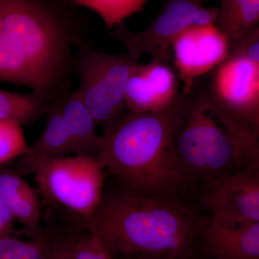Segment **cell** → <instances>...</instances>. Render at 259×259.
<instances>
[{
    "label": "cell",
    "instance_id": "6da1fadb",
    "mask_svg": "<svg viewBox=\"0 0 259 259\" xmlns=\"http://www.w3.org/2000/svg\"><path fill=\"white\" fill-rule=\"evenodd\" d=\"M88 39L53 0H0V82L28 87L51 106L72 90L74 56Z\"/></svg>",
    "mask_w": 259,
    "mask_h": 259
},
{
    "label": "cell",
    "instance_id": "7a4b0ae2",
    "mask_svg": "<svg viewBox=\"0 0 259 259\" xmlns=\"http://www.w3.org/2000/svg\"><path fill=\"white\" fill-rule=\"evenodd\" d=\"M208 218L187 197L140 195L106 182L85 228L112 258L144 254L181 259L202 238Z\"/></svg>",
    "mask_w": 259,
    "mask_h": 259
},
{
    "label": "cell",
    "instance_id": "3957f363",
    "mask_svg": "<svg viewBox=\"0 0 259 259\" xmlns=\"http://www.w3.org/2000/svg\"><path fill=\"white\" fill-rule=\"evenodd\" d=\"M187 93L156 112H127L100 136L97 159L114 182L131 193L186 197L191 193L175 154L174 141Z\"/></svg>",
    "mask_w": 259,
    "mask_h": 259
},
{
    "label": "cell",
    "instance_id": "277c9868",
    "mask_svg": "<svg viewBox=\"0 0 259 259\" xmlns=\"http://www.w3.org/2000/svg\"><path fill=\"white\" fill-rule=\"evenodd\" d=\"M187 93L174 146L191 192L244 166L251 150L246 127L218 113L204 95L200 80Z\"/></svg>",
    "mask_w": 259,
    "mask_h": 259
},
{
    "label": "cell",
    "instance_id": "5b68a950",
    "mask_svg": "<svg viewBox=\"0 0 259 259\" xmlns=\"http://www.w3.org/2000/svg\"><path fill=\"white\" fill-rule=\"evenodd\" d=\"M128 53L107 54L97 50L90 39L80 42L74 56V71L83 103L101 127L108 132L126 115L125 89L139 63Z\"/></svg>",
    "mask_w": 259,
    "mask_h": 259
},
{
    "label": "cell",
    "instance_id": "8992f818",
    "mask_svg": "<svg viewBox=\"0 0 259 259\" xmlns=\"http://www.w3.org/2000/svg\"><path fill=\"white\" fill-rule=\"evenodd\" d=\"M105 173L97 157L74 155L37 165L30 175L47 204L86 223L101 200Z\"/></svg>",
    "mask_w": 259,
    "mask_h": 259
},
{
    "label": "cell",
    "instance_id": "52a82bcc",
    "mask_svg": "<svg viewBox=\"0 0 259 259\" xmlns=\"http://www.w3.org/2000/svg\"><path fill=\"white\" fill-rule=\"evenodd\" d=\"M218 13V8H206L197 0H166L144 30L134 31L124 21L109 31L108 36L120 42L135 59L146 55L171 63L172 44L181 32L194 25L215 23Z\"/></svg>",
    "mask_w": 259,
    "mask_h": 259
},
{
    "label": "cell",
    "instance_id": "ba28073f",
    "mask_svg": "<svg viewBox=\"0 0 259 259\" xmlns=\"http://www.w3.org/2000/svg\"><path fill=\"white\" fill-rule=\"evenodd\" d=\"M200 82L216 111L239 125H249L259 110V64L231 51Z\"/></svg>",
    "mask_w": 259,
    "mask_h": 259
},
{
    "label": "cell",
    "instance_id": "9c48e42d",
    "mask_svg": "<svg viewBox=\"0 0 259 259\" xmlns=\"http://www.w3.org/2000/svg\"><path fill=\"white\" fill-rule=\"evenodd\" d=\"M231 54L229 40L212 25H194L181 32L171 47V57L183 91L207 76Z\"/></svg>",
    "mask_w": 259,
    "mask_h": 259
},
{
    "label": "cell",
    "instance_id": "30bf717a",
    "mask_svg": "<svg viewBox=\"0 0 259 259\" xmlns=\"http://www.w3.org/2000/svg\"><path fill=\"white\" fill-rule=\"evenodd\" d=\"M198 197L207 214L259 222V162L213 181L199 191Z\"/></svg>",
    "mask_w": 259,
    "mask_h": 259
},
{
    "label": "cell",
    "instance_id": "8fae6325",
    "mask_svg": "<svg viewBox=\"0 0 259 259\" xmlns=\"http://www.w3.org/2000/svg\"><path fill=\"white\" fill-rule=\"evenodd\" d=\"M180 81L170 63L156 59L146 64L138 63L126 85L127 110L143 113L168 108L180 97Z\"/></svg>",
    "mask_w": 259,
    "mask_h": 259
},
{
    "label": "cell",
    "instance_id": "7c38bea8",
    "mask_svg": "<svg viewBox=\"0 0 259 259\" xmlns=\"http://www.w3.org/2000/svg\"><path fill=\"white\" fill-rule=\"evenodd\" d=\"M201 240L214 259H259V222L209 214Z\"/></svg>",
    "mask_w": 259,
    "mask_h": 259
},
{
    "label": "cell",
    "instance_id": "4fadbf2b",
    "mask_svg": "<svg viewBox=\"0 0 259 259\" xmlns=\"http://www.w3.org/2000/svg\"><path fill=\"white\" fill-rule=\"evenodd\" d=\"M47 123L35 142L21 156L17 171L30 175L34 167L40 163L67 156L73 153L72 143L61 111V102L52 105L47 113Z\"/></svg>",
    "mask_w": 259,
    "mask_h": 259
},
{
    "label": "cell",
    "instance_id": "5bb4252c",
    "mask_svg": "<svg viewBox=\"0 0 259 259\" xmlns=\"http://www.w3.org/2000/svg\"><path fill=\"white\" fill-rule=\"evenodd\" d=\"M0 199L28 236H35L41 229L38 194L18 171H0Z\"/></svg>",
    "mask_w": 259,
    "mask_h": 259
},
{
    "label": "cell",
    "instance_id": "9a60e30c",
    "mask_svg": "<svg viewBox=\"0 0 259 259\" xmlns=\"http://www.w3.org/2000/svg\"><path fill=\"white\" fill-rule=\"evenodd\" d=\"M61 111L69 131L73 153L76 156L97 157L100 136L96 121L83 103L79 92L73 90L61 102Z\"/></svg>",
    "mask_w": 259,
    "mask_h": 259
},
{
    "label": "cell",
    "instance_id": "2e32d148",
    "mask_svg": "<svg viewBox=\"0 0 259 259\" xmlns=\"http://www.w3.org/2000/svg\"><path fill=\"white\" fill-rule=\"evenodd\" d=\"M214 25L233 50L259 25V0H221Z\"/></svg>",
    "mask_w": 259,
    "mask_h": 259
},
{
    "label": "cell",
    "instance_id": "e0dca14e",
    "mask_svg": "<svg viewBox=\"0 0 259 259\" xmlns=\"http://www.w3.org/2000/svg\"><path fill=\"white\" fill-rule=\"evenodd\" d=\"M51 104L37 94H20L0 89V120L30 125L47 115Z\"/></svg>",
    "mask_w": 259,
    "mask_h": 259
},
{
    "label": "cell",
    "instance_id": "ac0fdd59",
    "mask_svg": "<svg viewBox=\"0 0 259 259\" xmlns=\"http://www.w3.org/2000/svg\"><path fill=\"white\" fill-rule=\"evenodd\" d=\"M60 232L55 227H42L31 241L12 236L2 238L0 259H51Z\"/></svg>",
    "mask_w": 259,
    "mask_h": 259
},
{
    "label": "cell",
    "instance_id": "d6986e66",
    "mask_svg": "<svg viewBox=\"0 0 259 259\" xmlns=\"http://www.w3.org/2000/svg\"><path fill=\"white\" fill-rule=\"evenodd\" d=\"M72 6L88 8L99 15L108 31L144 10L147 0H68Z\"/></svg>",
    "mask_w": 259,
    "mask_h": 259
},
{
    "label": "cell",
    "instance_id": "ffe728a7",
    "mask_svg": "<svg viewBox=\"0 0 259 259\" xmlns=\"http://www.w3.org/2000/svg\"><path fill=\"white\" fill-rule=\"evenodd\" d=\"M28 147L22 125L0 120V165L21 157Z\"/></svg>",
    "mask_w": 259,
    "mask_h": 259
},
{
    "label": "cell",
    "instance_id": "44dd1931",
    "mask_svg": "<svg viewBox=\"0 0 259 259\" xmlns=\"http://www.w3.org/2000/svg\"><path fill=\"white\" fill-rule=\"evenodd\" d=\"M73 259H112V256L101 240L86 230L76 233Z\"/></svg>",
    "mask_w": 259,
    "mask_h": 259
},
{
    "label": "cell",
    "instance_id": "7402d4cb",
    "mask_svg": "<svg viewBox=\"0 0 259 259\" xmlns=\"http://www.w3.org/2000/svg\"><path fill=\"white\" fill-rule=\"evenodd\" d=\"M76 233L77 232H74V233L60 232L56 240L51 259H73Z\"/></svg>",
    "mask_w": 259,
    "mask_h": 259
},
{
    "label": "cell",
    "instance_id": "603a6c76",
    "mask_svg": "<svg viewBox=\"0 0 259 259\" xmlns=\"http://www.w3.org/2000/svg\"><path fill=\"white\" fill-rule=\"evenodd\" d=\"M231 51L241 53L250 61L259 64V25Z\"/></svg>",
    "mask_w": 259,
    "mask_h": 259
},
{
    "label": "cell",
    "instance_id": "cb8c5ba5",
    "mask_svg": "<svg viewBox=\"0 0 259 259\" xmlns=\"http://www.w3.org/2000/svg\"><path fill=\"white\" fill-rule=\"evenodd\" d=\"M15 221L12 213L0 199V239L12 236Z\"/></svg>",
    "mask_w": 259,
    "mask_h": 259
},
{
    "label": "cell",
    "instance_id": "d4e9b609",
    "mask_svg": "<svg viewBox=\"0 0 259 259\" xmlns=\"http://www.w3.org/2000/svg\"><path fill=\"white\" fill-rule=\"evenodd\" d=\"M248 127L251 129L259 142V110L250 121Z\"/></svg>",
    "mask_w": 259,
    "mask_h": 259
},
{
    "label": "cell",
    "instance_id": "484cf974",
    "mask_svg": "<svg viewBox=\"0 0 259 259\" xmlns=\"http://www.w3.org/2000/svg\"><path fill=\"white\" fill-rule=\"evenodd\" d=\"M122 258L125 259H171L167 258H162V257L153 256V255L144 254H136L123 256Z\"/></svg>",
    "mask_w": 259,
    "mask_h": 259
},
{
    "label": "cell",
    "instance_id": "4316f807",
    "mask_svg": "<svg viewBox=\"0 0 259 259\" xmlns=\"http://www.w3.org/2000/svg\"><path fill=\"white\" fill-rule=\"evenodd\" d=\"M197 1L199 2V3H202V4H204V3H206V2L207 1V0H197Z\"/></svg>",
    "mask_w": 259,
    "mask_h": 259
}]
</instances>
